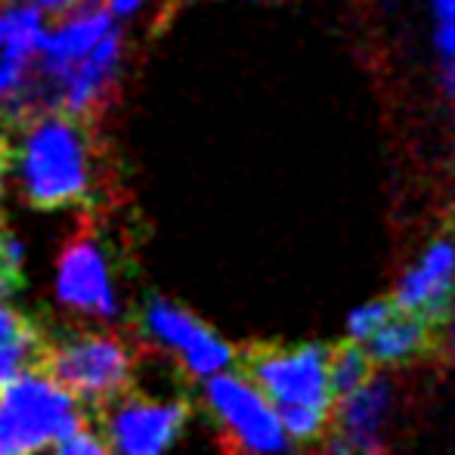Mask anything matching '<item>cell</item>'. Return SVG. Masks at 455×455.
<instances>
[{
  "mask_svg": "<svg viewBox=\"0 0 455 455\" xmlns=\"http://www.w3.org/2000/svg\"><path fill=\"white\" fill-rule=\"evenodd\" d=\"M19 146H10V164L25 202L41 211L91 204L96 189V124L66 112H41L25 121Z\"/></svg>",
  "mask_w": 455,
  "mask_h": 455,
  "instance_id": "obj_1",
  "label": "cell"
},
{
  "mask_svg": "<svg viewBox=\"0 0 455 455\" xmlns=\"http://www.w3.org/2000/svg\"><path fill=\"white\" fill-rule=\"evenodd\" d=\"M325 341L260 344L239 354V369L267 394L294 452H313L329 434L335 394Z\"/></svg>",
  "mask_w": 455,
  "mask_h": 455,
  "instance_id": "obj_2",
  "label": "cell"
},
{
  "mask_svg": "<svg viewBox=\"0 0 455 455\" xmlns=\"http://www.w3.org/2000/svg\"><path fill=\"white\" fill-rule=\"evenodd\" d=\"M137 344L115 331H75L47 341L41 371L66 387L81 406L93 412L133 387Z\"/></svg>",
  "mask_w": 455,
  "mask_h": 455,
  "instance_id": "obj_3",
  "label": "cell"
},
{
  "mask_svg": "<svg viewBox=\"0 0 455 455\" xmlns=\"http://www.w3.org/2000/svg\"><path fill=\"white\" fill-rule=\"evenodd\" d=\"M84 425L87 409L41 369L0 387V455H35Z\"/></svg>",
  "mask_w": 455,
  "mask_h": 455,
  "instance_id": "obj_4",
  "label": "cell"
},
{
  "mask_svg": "<svg viewBox=\"0 0 455 455\" xmlns=\"http://www.w3.org/2000/svg\"><path fill=\"white\" fill-rule=\"evenodd\" d=\"M202 384L204 409L220 431L227 455H298L275 406L239 365L217 371Z\"/></svg>",
  "mask_w": 455,
  "mask_h": 455,
  "instance_id": "obj_5",
  "label": "cell"
},
{
  "mask_svg": "<svg viewBox=\"0 0 455 455\" xmlns=\"http://www.w3.org/2000/svg\"><path fill=\"white\" fill-rule=\"evenodd\" d=\"M400 421V387L390 371L365 378L360 387L338 396L331 425L316 455H387Z\"/></svg>",
  "mask_w": 455,
  "mask_h": 455,
  "instance_id": "obj_6",
  "label": "cell"
},
{
  "mask_svg": "<svg viewBox=\"0 0 455 455\" xmlns=\"http://www.w3.org/2000/svg\"><path fill=\"white\" fill-rule=\"evenodd\" d=\"M189 412L186 400H152L131 387L96 409L93 421L106 434V446L121 455H164L183 434Z\"/></svg>",
  "mask_w": 455,
  "mask_h": 455,
  "instance_id": "obj_7",
  "label": "cell"
},
{
  "mask_svg": "<svg viewBox=\"0 0 455 455\" xmlns=\"http://www.w3.org/2000/svg\"><path fill=\"white\" fill-rule=\"evenodd\" d=\"M143 329L158 347L171 350L186 378L204 381V378L239 365L242 350L229 344L220 331L196 316L192 310L174 304L168 298H149L143 307Z\"/></svg>",
  "mask_w": 455,
  "mask_h": 455,
  "instance_id": "obj_8",
  "label": "cell"
},
{
  "mask_svg": "<svg viewBox=\"0 0 455 455\" xmlns=\"http://www.w3.org/2000/svg\"><path fill=\"white\" fill-rule=\"evenodd\" d=\"M56 294L68 310L81 313V316L112 319L118 313L115 288L108 279V258L87 220L81 223V229L66 242L60 254Z\"/></svg>",
  "mask_w": 455,
  "mask_h": 455,
  "instance_id": "obj_9",
  "label": "cell"
},
{
  "mask_svg": "<svg viewBox=\"0 0 455 455\" xmlns=\"http://www.w3.org/2000/svg\"><path fill=\"white\" fill-rule=\"evenodd\" d=\"M452 291H455V235L437 233L434 239H427L419 248V254L396 275L390 300H394L396 310L415 313V316L431 319L434 325H440Z\"/></svg>",
  "mask_w": 455,
  "mask_h": 455,
  "instance_id": "obj_10",
  "label": "cell"
},
{
  "mask_svg": "<svg viewBox=\"0 0 455 455\" xmlns=\"http://www.w3.org/2000/svg\"><path fill=\"white\" fill-rule=\"evenodd\" d=\"M121 60H124V37H121V28L115 25L108 35H102L84 56H78V60L62 72L60 84H56L60 112L96 124L102 108L112 102V91H115V84H118V72H121Z\"/></svg>",
  "mask_w": 455,
  "mask_h": 455,
  "instance_id": "obj_11",
  "label": "cell"
},
{
  "mask_svg": "<svg viewBox=\"0 0 455 455\" xmlns=\"http://www.w3.org/2000/svg\"><path fill=\"white\" fill-rule=\"evenodd\" d=\"M371 365L378 371H406L412 365H421L437 350V325L431 319H421L415 313L396 310L387 316V323L363 344Z\"/></svg>",
  "mask_w": 455,
  "mask_h": 455,
  "instance_id": "obj_12",
  "label": "cell"
},
{
  "mask_svg": "<svg viewBox=\"0 0 455 455\" xmlns=\"http://www.w3.org/2000/svg\"><path fill=\"white\" fill-rule=\"evenodd\" d=\"M50 335L25 313L0 304V387L22 371L41 369Z\"/></svg>",
  "mask_w": 455,
  "mask_h": 455,
  "instance_id": "obj_13",
  "label": "cell"
},
{
  "mask_svg": "<svg viewBox=\"0 0 455 455\" xmlns=\"http://www.w3.org/2000/svg\"><path fill=\"white\" fill-rule=\"evenodd\" d=\"M44 35H47V22L41 10L25 4H6L0 10V50L37 56Z\"/></svg>",
  "mask_w": 455,
  "mask_h": 455,
  "instance_id": "obj_14",
  "label": "cell"
},
{
  "mask_svg": "<svg viewBox=\"0 0 455 455\" xmlns=\"http://www.w3.org/2000/svg\"><path fill=\"white\" fill-rule=\"evenodd\" d=\"M371 375H375V365H371L363 344L341 341L329 347V384H331L335 400L350 394L354 387H360L365 378H371Z\"/></svg>",
  "mask_w": 455,
  "mask_h": 455,
  "instance_id": "obj_15",
  "label": "cell"
},
{
  "mask_svg": "<svg viewBox=\"0 0 455 455\" xmlns=\"http://www.w3.org/2000/svg\"><path fill=\"white\" fill-rule=\"evenodd\" d=\"M394 313V300L387 298H365L344 313V341L365 344Z\"/></svg>",
  "mask_w": 455,
  "mask_h": 455,
  "instance_id": "obj_16",
  "label": "cell"
},
{
  "mask_svg": "<svg viewBox=\"0 0 455 455\" xmlns=\"http://www.w3.org/2000/svg\"><path fill=\"white\" fill-rule=\"evenodd\" d=\"M25 248L12 235V229L0 220V298H10L25 285Z\"/></svg>",
  "mask_w": 455,
  "mask_h": 455,
  "instance_id": "obj_17",
  "label": "cell"
},
{
  "mask_svg": "<svg viewBox=\"0 0 455 455\" xmlns=\"http://www.w3.org/2000/svg\"><path fill=\"white\" fill-rule=\"evenodd\" d=\"M56 455H108L106 440L100 437L96 431H91V425L78 427L75 434H68L66 440L60 443V452Z\"/></svg>",
  "mask_w": 455,
  "mask_h": 455,
  "instance_id": "obj_18",
  "label": "cell"
},
{
  "mask_svg": "<svg viewBox=\"0 0 455 455\" xmlns=\"http://www.w3.org/2000/svg\"><path fill=\"white\" fill-rule=\"evenodd\" d=\"M4 4H25L41 12H68V10H75L81 0H4Z\"/></svg>",
  "mask_w": 455,
  "mask_h": 455,
  "instance_id": "obj_19",
  "label": "cell"
},
{
  "mask_svg": "<svg viewBox=\"0 0 455 455\" xmlns=\"http://www.w3.org/2000/svg\"><path fill=\"white\" fill-rule=\"evenodd\" d=\"M440 325H443V347H446V354L455 360V291H452V298H450V304H446V313H443V319H440Z\"/></svg>",
  "mask_w": 455,
  "mask_h": 455,
  "instance_id": "obj_20",
  "label": "cell"
},
{
  "mask_svg": "<svg viewBox=\"0 0 455 455\" xmlns=\"http://www.w3.org/2000/svg\"><path fill=\"white\" fill-rule=\"evenodd\" d=\"M146 0H108V12H112V16H131V12H137Z\"/></svg>",
  "mask_w": 455,
  "mask_h": 455,
  "instance_id": "obj_21",
  "label": "cell"
},
{
  "mask_svg": "<svg viewBox=\"0 0 455 455\" xmlns=\"http://www.w3.org/2000/svg\"><path fill=\"white\" fill-rule=\"evenodd\" d=\"M427 10H431V16H452L455 0H427Z\"/></svg>",
  "mask_w": 455,
  "mask_h": 455,
  "instance_id": "obj_22",
  "label": "cell"
},
{
  "mask_svg": "<svg viewBox=\"0 0 455 455\" xmlns=\"http://www.w3.org/2000/svg\"><path fill=\"white\" fill-rule=\"evenodd\" d=\"M81 4H100V0H81Z\"/></svg>",
  "mask_w": 455,
  "mask_h": 455,
  "instance_id": "obj_23",
  "label": "cell"
}]
</instances>
